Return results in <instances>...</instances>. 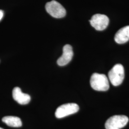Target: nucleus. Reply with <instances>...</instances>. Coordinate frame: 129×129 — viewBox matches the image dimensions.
Listing matches in <instances>:
<instances>
[{
  "label": "nucleus",
  "mask_w": 129,
  "mask_h": 129,
  "mask_svg": "<svg viewBox=\"0 0 129 129\" xmlns=\"http://www.w3.org/2000/svg\"><path fill=\"white\" fill-rule=\"evenodd\" d=\"M90 83L92 88L100 91H106L110 88L108 79L104 74L95 73L92 74Z\"/></svg>",
  "instance_id": "obj_1"
},
{
  "label": "nucleus",
  "mask_w": 129,
  "mask_h": 129,
  "mask_svg": "<svg viewBox=\"0 0 129 129\" xmlns=\"http://www.w3.org/2000/svg\"><path fill=\"white\" fill-rule=\"evenodd\" d=\"M111 83L118 86L122 83L124 78V69L122 64H116L110 70L108 73Z\"/></svg>",
  "instance_id": "obj_2"
},
{
  "label": "nucleus",
  "mask_w": 129,
  "mask_h": 129,
  "mask_svg": "<svg viewBox=\"0 0 129 129\" xmlns=\"http://www.w3.org/2000/svg\"><path fill=\"white\" fill-rule=\"evenodd\" d=\"M46 12L55 18H61L65 16L66 11L64 7L55 1H52L46 5Z\"/></svg>",
  "instance_id": "obj_3"
},
{
  "label": "nucleus",
  "mask_w": 129,
  "mask_h": 129,
  "mask_svg": "<svg viewBox=\"0 0 129 129\" xmlns=\"http://www.w3.org/2000/svg\"><path fill=\"white\" fill-rule=\"evenodd\" d=\"M129 121L125 115H114L110 117L105 123L106 129H120L126 126Z\"/></svg>",
  "instance_id": "obj_4"
},
{
  "label": "nucleus",
  "mask_w": 129,
  "mask_h": 129,
  "mask_svg": "<svg viewBox=\"0 0 129 129\" xmlns=\"http://www.w3.org/2000/svg\"><path fill=\"white\" fill-rule=\"evenodd\" d=\"M79 106L76 103L64 104L57 108L55 111V117L58 119L64 118L77 113L79 111Z\"/></svg>",
  "instance_id": "obj_5"
},
{
  "label": "nucleus",
  "mask_w": 129,
  "mask_h": 129,
  "mask_svg": "<svg viewBox=\"0 0 129 129\" xmlns=\"http://www.w3.org/2000/svg\"><path fill=\"white\" fill-rule=\"evenodd\" d=\"M93 27L98 31H103L107 27L109 23V19L107 16L102 14H96L89 20Z\"/></svg>",
  "instance_id": "obj_6"
},
{
  "label": "nucleus",
  "mask_w": 129,
  "mask_h": 129,
  "mask_svg": "<svg viewBox=\"0 0 129 129\" xmlns=\"http://www.w3.org/2000/svg\"><path fill=\"white\" fill-rule=\"evenodd\" d=\"M73 56L72 47L69 45H65L63 48V54L57 59V63L60 66L68 64L72 60Z\"/></svg>",
  "instance_id": "obj_7"
},
{
  "label": "nucleus",
  "mask_w": 129,
  "mask_h": 129,
  "mask_svg": "<svg viewBox=\"0 0 129 129\" xmlns=\"http://www.w3.org/2000/svg\"><path fill=\"white\" fill-rule=\"evenodd\" d=\"M13 97L16 102L21 105L27 104L31 100L30 96L28 94L23 93L19 87H15L13 89Z\"/></svg>",
  "instance_id": "obj_8"
},
{
  "label": "nucleus",
  "mask_w": 129,
  "mask_h": 129,
  "mask_svg": "<svg viewBox=\"0 0 129 129\" xmlns=\"http://www.w3.org/2000/svg\"><path fill=\"white\" fill-rule=\"evenodd\" d=\"M116 42L122 44L129 40V25L121 28L116 33L114 37Z\"/></svg>",
  "instance_id": "obj_9"
},
{
  "label": "nucleus",
  "mask_w": 129,
  "mask_h": 129,
  "mask_svg": "<svg viewBox=\"0 0 129 129\" xmlns=\"http://www.w3.org/2000/svg\"><path fill=\"white\" fill-rule=\"evenodd\" d=\"M2 121L6 124L12 127H20L22 126L21 119L15 116H5L2 119Z\"/></svg>",
  "instance_id": "obj_10"
},
{
  "label": "nucleus",
  "mask_w": 129,
  "mask_h": 129,
  "mask_svg": "<svg viewBox=\"0 0 129 129\" xmlns=\"http://www.w3.org/2000/svg\"><path fill=\"white\" fill-rule=\"evenodd\" d=\"M4 13L3 11L0 10V21L3 18V17L4 16Z\"/></svg>",
  "instance_id": "obj_11"
},
{
  "label": "nucleus",
  "mask_w": 129,
  "mask_h": 129,
  "mask_svg": "<svg viewBox=\"0 0 129 129\" xmlns=\"http://www.w3.org/2000/svg\"><path fill=\"white\" fill-rule=\"evenodd\" d=\"M0 129H3V128H1V127H0Z\"/></svg>",
  "instance_id": "obj_12"
}]
</instances>
